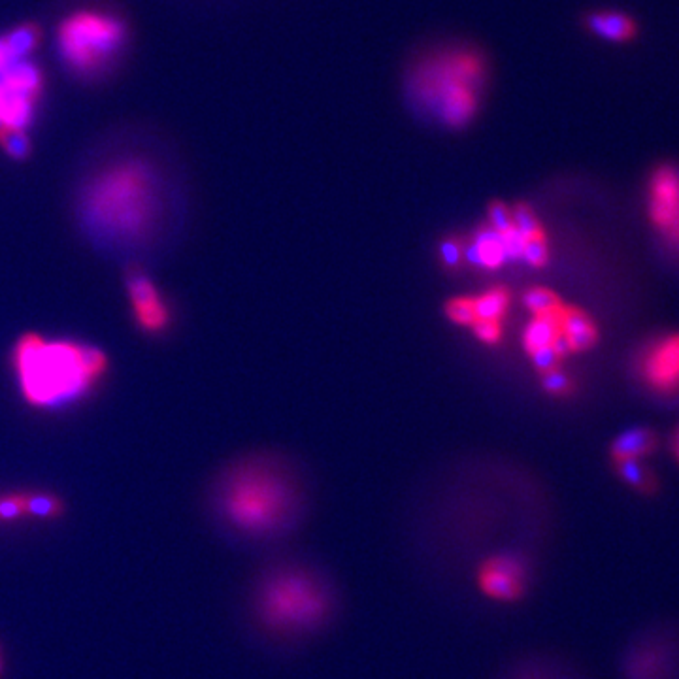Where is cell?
<instances>
[{
    "label": "cell",
    "mask_w": 679,
    "mask_h": 679,
    "mask_svg": "<svg viewBox=\"0 0 679 679\" xmlns=\"http://www.w3.org/2000/svg\"><path fill=\"white\" fill-rule=\"evenodd\" d=\"M446 315H448L449 321H453L455 325L470 327L476 321L474 300H472V297H459V299L449 300L446 304Z\"/></svg>",
    "instance_id": "30"
},
{
    "label": "cell",
    "mask_w": 679,
    "mask_h": 679,
    "mask_svg": "<svg viewBox=\"0 0 679 679\" xmlns=\"http://www.w3.org/2000/svg\"><path fill=\"white\" fill-rule=\"evenodd\" d=\"M670 446H672V453H674V457L678 459L679 463V427L676 429V432H674V436H672V442H670Z\"/></svg>",
    "instance_id": "36"
},
{
    "label": "cell",
    "mask_w": 679,
    "mask_h": 679,
    "mask_svg": "<svg viewBox=\"0 0 679 679\" xmlns=\"http://www.w3.org/2000/svg\"><path fill=\"white\" fill-rule=\"evenodd\" d=\"M17 61H21V59H16L14 53L6 46L4 38H0V76H2L8 68L12 67L14 63H17Z\"/></svg>",
    "instance_id": "35"
},
{
    "label": "cell",
    "mask_w": 679,
    "mask_h": 679,
    "mask_svg": "<svg viewBox=\"0 0 679 679\" xmlns=\"http://www.w3.org/2000/svg\"><path fill=\"white\" fill-rule=\"evenodd\" d=\"M0 146L12 159H17V161L25 159L31 153V142H29L25 131H21V129L6 127L0 133Z\"/></svg>",
    "instance_id": "27"
},
{
    "label": "cell",
    "mask_w": 679,
    "mask_h": 679,
    "mask_svg": "<svg viewBox=\"0 0 679 679\" xmlns=\"http://www.w3.org/2000/svg\"><path fill=\"white\" fill-rule=\"evenodd\" d=\"M540 385L551 397H566L574 391V381L561 368H553L540 374Z\"/></svg>",
    "instance_id": "28"
},
{
    "label": "cell",
    "mask_w": 679,
    "mask_h": 679,
    "mask_svg": "<svg viewBox=\"0 0 679 679\" xmlns=\"http://www.w3.org/2000/svg\"><path fill=\"white\" fill-rule=\"evenodd\" d=\"M538 561L521 549L489 553L472 568L476 589L491 602L519 604L529 597Z\"/></svg>",
    "instance_id": "7"
},
{
    "label": "cell",
    "mask_w": 679,
    "mask_h": 679,
    "mask_svg": "<svg viewBox=\"0 0 679 679\" xmlns=\"http://www.w3.org/2000/svg\"><path fill=\"white\" fill-rule=\"evenodd\" d=\"M83 223L108 244H138L159 214V180L148 163L129 159L99 172L83 191Z\"/></svg>",
    "instance_id": "4"
},
{
    "label": "cell",
    "mask_w": 679,
    "mask_h": 679,
    "mask_svg": "<svg viewBox=\"0 0 679 679\" xmlns=\"http://www.w3.org/2000/svg\"><path fill=\"white\" fill-rule=\"evenodd\" d=\"M138 325L148 332H161L168 325V308L163 300H157L153 304H148L144 308L134 310Z\"/></svg>",
    "instance_id": "26"
},
{
    "label": "cell",
    "mask_w": 679,
    "mask_h": 679,
    "mask_svg": "<svg viewBox=\"0 0 679 679\" xmlns=\"http://www.w3.org/2000/svg\"><path fill=\"white\" fill-rule=\"evenodd\" d=\"M210 506L217 525L234 540L268 546L302 527L310 495L302 472L289 459L259 453L234 461L217 476Z\"/></svg>",
    "instance_id": "1"
},
{
    "label": "cell",
    "mask_w": 679,
    "mask_h": 679,
    "mask_svg": "<svg viewBox=\"0 0 679 679\" xmlns=\"http://www.w3.org/2000/svg\"><path fill=\"white\" fill-rule=\"evenodd\" d=\"M491 63L480 46L448 40L425 48L404 74V97L415 116L446 131H463L480 116Z\"/></svg>",
    "instance_id": "3"
},
{
    "label": "cell",
    "mask_w": 679,
    "mask_h": 679,
    "mask_svg": "<svg viewBox=\"0 0 679 679\" xmlns=\"http://www.w3.org/2000/svg\"><path fill=\"white\" fill-rule=\"evenodd\" d=\"M657 446H659V438L655 432L649 431L646 427H636V429H629L619 434L613 440L610 455H612L613 463L642 461L647 455L655 453Z\"/></svg>",
    "instance_id": "14"
},
{
    "label": "cell",
    "mask_w": 679,
    "mask_h": 679,
    "mask_svg": "<svg viewBox=\"0 0 679 679\" xmlns=\"http://www.w3.org/2000/svg\"><path fill=\"white\" fill-rule=\"evenodd\" d=\"M342 608L329 568L302 555L274 559L249 587V621L276 646H300L331 627Z\"/></svg>",
    "instance_id": "2"
},
{
    "label": "cell",
    "mask_w": 679,
    "mask_h": 679,
    "mask_svg": "<svg viewBox=\"0 0 679 679\" xmlns=\"http://www.w3.org/2000/svg\"><path fill=\"white\" fill-rule=\"evenodd\" d=\"M561 331H563L572 353L589 351L595 348L598 342L597 325L593 319L580 308L574 306H564L561 308Z\"/></svg>",
    "instance_id": "12"
},
{
    "label": "cell",
    "mask_w": 679,
    "mask_h": 679,
    "mask_svg": "<svg viewBox=\"0 0 679 679\" xmlns=\"http://www.w3.org/2000/svg\"><path fill=\"white\" fill-rule=\"evenodd\" d=\"M127 289H129V297H131V302H133L134 310L144 308L148 304L161 300L155 283L151 282L150 278L144 272H140V270H134V272L129 274Z\"/></svg>",
    "instance_id": "21"
},
{
    "label": "cell",
    "mask_w": 679,
    "mask_h": 679,
    "mask_svg": "<svg viewBox=\"0 0 679 679\" xmlns=\"http://www.w3.org/2000/svg\"><path fill=\"white\" fill-rule=\"evenodd\" d=\"M521 261H525L530 268H544L549 263V244L546 234L530 238L523 246Z\"/></svg>",
    "instance_id": "29"
},
{
    "label": "cell",
    "mask_w": 679,
    "mask_h": 679,
    "mask_svg": "<svg viewBox=\"0 0 679 679\" xmlns=\"http://www.w3.org/2000/svg\"><path fill=\"white\" fill-rule=\"evenodd\" d=\"M123 36V25L114 17L76 14L61 25L59 42L72 67L91 72L102 67L121 48Z\"/></svg>",
    "instance_id": "6"
},
{
    "label": "cell",
    "mask_w": 679,
    "mask_h": 679,
    "mask_svg": "<svg viewBox=\"0 0 679 679\" xmlns=\"http://www.w3.org/2000/svg\"><path fill=\"white\" fill-rule=\"evenodd\" d=\"M617 476L642 495H651L657 489L655 474L646 468L642 461H617L613 463Z\"/></svg>",
    "instance_id": "19"
},
{
    "label": "cell",
    "mask_w": 679,
    "mask_h": 679,
    "mask_svg": "<svg viewBox=\"0 0 679 679\" xmlns=\"http://www.w3.org/2000/svg\"><path fill=\"white\" fill-rule=\"evenodd\" d=\"M23 512L29 517L53 519L63 515V502L50 493H21Z\"/></svg>",
    "instance_id": "20"
},
{
    "label": "cell",
    "mask_w": 679,
    "mask_h": 679,
    "mask_svg": "<svg viewBox=\"0 0 679 679\" xmlns=\"http://www.w3.org/2000/svg\"><path fill=\"white\" fill-rule=\"evenodd\" d=\"M468 238L476 244V248L480 249L483 270L493 272V270H498L508 263L502 234L495 231L487 221L481 223L480 227L472 232Z\"/></svg>",
    "instance_id": "17"
},
{
    "label": "cell",
    "mask_w": 679,
    "mask_h": 679,
    "mask_svg": "<svg viewBox=\"0 0 679 679\" xmlns=\"http://www.w3.org/2000/svg\"><path fill=\"white\" fill-rule=\"evenodd\" d=\"M4 42L16 59H25L38 46L40 29L34 25H21L8 36H4Z\"/></svg>",
    "instance_id": "22"
},
{
    "label": "cell",
    "mask_w": 679,
    "mask_h": 679,
    "mask_svg": "<svg viewBox=\"0 0 679 679\" xmlns=\"http://www.w3.org/2000/svg\"><path fill=\"white\" fill-rule=\"evenodd\" d=\"M512 219H514V231L523 238L530 240L536 236H544L546 232L542 229L538 217L534 216L532 208L525 202H517L512 208Z\"/></svg>",
    "instance_id": "25"
},
{
    "label": "cell",
    "mask_w": 679,
    "mask_h": 679,
    "mask_svg": "<svg viewBox=\"0 0 679 679\" xmlns=\"http://www.w3.org/2000/svg\"><path fill=\"white\" fill-rule=\"evenodd\" d=\"M529 357L530 361H532V366L536 368L538 374H544V372H549L553 368H559V363H561L559 355L555 353L553 348L536 349V351L529 353Z\"/></svg>",
    "instance_id": "33"
},
{
    "label": "cell",
    "mask_w": 679,
    "mask_h": 679,
    "mask_svg": "<svg viewBox=\"0 0 679 679\" xmlns=\"http://www.w3.org/2000/svg\"><path fill=\"white\" fill-rule=\"evenodd\" d=\"M500 679H581L568 664L555 657L530 655L508 666Z\"/></svg>",
    "instance_id": "11"
},
{
    "label": "cell",
    "mask_w": 679,
    "mask_h": 679,
    "mask_svg": "<svg viewBox=\"0 0 679 679\" xmlns=\"http://www.w3.org/2000/svg\"><path fill=\"white\" fill-rule=\"evenodd\" d=\"M23 515L25 512H23L21 493L0 497V521H16Z\"/></svg>",
    "instance_id": "34"
},
{
    "label": "cell",
    "mask_w": 679,
    "mask_h": 679,
    "mask_svg": "<svg viewBox=\"0 0 679 679\" xmlns=\"http://www.w3.org/2000/svg\"><path fill=\"white\" fill-rule=\"evenodd\" d=\"M619 672L623 679H679V629L659 625L638 632L625 647Z\"/></svg>",
    "instance_id": "8"
},
{
    "label": "cell",
    "mask_w": 679,
    "mask_h": 679,
    "mask_svg": "<svg viewBox=\"0 0 679 679\" xmlns=\"http://www.w3.org/2000/svg\"><path fill=\"white\" fill-rule=\"evenodd\" d=\"M470 327H472L474 336L480 340L481 344H487V346H497L498 342L502 340V323L476 319V321H474Z\"/></svg>",
    "instance_id": "32"
},
{
    "label": "cell",
    "mask_w": 679,
    "mask_h": 679,
    "mask_svg": "<svg viewBox=\"0 0 679 679\" xmlns=\"http://www.w3.org/2000/svg\"><path fill=\"white\" fill-rule=\"evenodd\" d=\"M649 219L666 248L679 253V168L663 165L653 170L649 187Z\"/></svg>",
    "instance_id": "9"
},
{
    "label": "cell",
    "mask_w": 679,
    "mask_h": 679,
    "mask_svg": "<svg viewBox=\"0 0 679 679\" xmlns=\"http://www.w3.org/2000/svg\"><path fill=\"white\" fill-rule=\"evenodd\" d=\"M636 372L647 389L659 395L679 391V332L664 334L651 340L640 351Z\"/></svg>",
    "instance_id": "10"
},
{
    "label": "cell",
    "mask_w": 679,
    "mask_h": 679,
    "mask_svg": "<svg viewBox=\"0 0 679 679\" xmlns=\"http://www.w3.org/2000/svg\"><path fill=\"white\" fill-rule=\"evenodd\" d=\"M0 82L4 87L6 97L14 99H25L36 102L40 91H42V74L34 67L33 63L21 59L8 68L2 76Z\"/></svg>",
    "instance_id": "13"
},
{
    "label": "cell",
    "mask_w": 679,
    "mask_h": 679,
    "mask_svg": "<svg viewBox=\"0 0 679 679\" xmlns=\"http://www.w3.org/2000/svg\"><path fill=\"white\" fill-rule=\"evenodd\" d=\"M14 365L23 397L38 408H59L82 397L104 374L100 349L76 342H50L25 334L17 342Z\"/></svg>",
    "instance_id": "5"
},
{
    "label": "cell",
    "mask_w": 679,
    "mask_h": 679,
    "mask_svg": "<svg viewBox=\"0 0 679 679\" xmlns=\"http://www.w3.org/2000/svg\"><path fill=\"white\" fill-rule=\"evenodd\" d=\"M438 259L446 272L457 274L464 265L463 236L449 234L438 242Z\"/></svg>",
    "instance_id": "23"
},
{
    "label": "cell",
    "mask_w": 679,
    "mask_h": 679,
    "mask_svg": "<svg viewBox=\"0 0 679 679\" xmlns=\"http://www.w3.org/2000/svg\"><path fill=\"white\" fill-rule=\"evenodd\" d=\"M587 27L608 42H627L636 34V25L629 16L615 10H600L587 17Z\"/></svg>",
    "instance_id": "16"
},
{
    "label": "cell",
    "mask_w": 679,
    "mask_h": 679,
    "mask_svg": "<svg viewBox=\"0 0 679 679\" xmlns=\"http://www.w3.org/2000/svg\"><path fill=\"white\" fill-rule=\"evenodd\" d=\"M474 300V314L476 319H483V321H495V323H502V319L508 314L510 310V302H512V295L506 287H491L485 293H481L478 297H472Z\"/></svg>",
    "instance_id": "18"
},
{
    "label": "cell",
    "mask_w": 679,
    "mask_h": 679,
    "mask_svg": "<svg viewBox=\"0 0 679 679\" xmlns=\"http://www.w3.org/2000/svg\"><path fill=\"white\" fill-rule=\"evenodd\" d=\"M563 308V306H561ZM561 308L549 314L532 315L523 331V348L527 353L536 349L551 348L561 334Z\"/></svg>",
    "instance_id": "15"
},
{
    "label": "cell",
    "mask_w": 679,
    "mask_h": 679,
    "mask_svg": "<svg viewBox=\"0 0 679 679\" xmlns=\"http://www.w3.org/2000/svg\"><path fill=\"white\" fill-rule=\"evenodd\" d=\"M523 304L532 315L549 314L563 306L561 299L546 287H532L523 295Z\"/></svg>",
    "instance_id": "24"
},
{
    "label": "cell",
    "mask_w": 679,
    "mask_h": 679,
    "mask_svg": "<svg viewBox=\"0 0 679 679\" xmlns=\"http://www.w3.org/2000/svg\"><path fill=\"white\" fill-rule=\"evenodd\" d=\"M495 231L500 232V234H506V232L512 231L514 229V219H512V206L504 204V202H491L489 208H487V219H485Z\"/></svg>",
    "instance_id": "31"
},
{
    "label": "cell",
    "mask_w": 679,
    "mask_h": 679,
    "mask_svg": "<svg viewBox=\"0 0 679 679\" xmlns=\"http://www.w3.org/2000/svg\"><path fill=\"white\" fill-rule=\"evenodd\" d=\"M4 129H6V123H4V119H2V117H0V133H2V131H4Z\"/></svg>",
    "instance_id": "37"
}]
</instances>
